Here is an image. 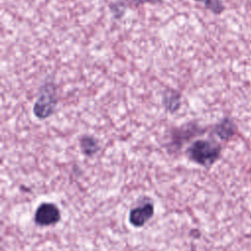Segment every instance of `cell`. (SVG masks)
I'll use <instances>...</instances> for the list:
<instances>
[{
	"label": "cell",
	"instance_id": "obj_1",
	"mask_svg": "<svg viewBox=\"0 0 251 251\" xmlns=\"http://www.w3.org/2000/svg\"><path fill=\"white\" fill-rule=\"evenodd\" d=\"M222 146L212 140L198 139L194 141L186 150L187 157L192 162L210 168L221 157Z\"/></svg>",
	"mask_w": 251,
	"mask_h": 251
},
{
	"label": "cell",
	"instance_id": "obj_2",
	"mask_svg": "<svg viewBox=\"0 0 251 251\" xmlns=\"http://www.w3.org/2000/svg\"><path fill=\"white\" fill-rule=\"evenodd\" d=\"M56 104V87L54 83L46 82L40 87L38 99L33 106V114L38 119H46L53 114Z\"/></svg>",
	"mask_w": 251,
	"mask_h": 251
},
{
	"label": "cell",
	"instance_id": "obj_9",
	"mask_svg": "<svg viewBox=\"0 0 251 251\" xmlns=\"http://www.w3.org/2000/svg\"><path fill=\"white\" fill-rule=\"evenodd\" d=\"M131 2H133L135 5H140V4H143V3H149V2H151V3H155V2H157V1H159V0H130Z\"/></svg>",
	"mask_w": 251,
	"mask_h": 251
},
{
	"label": "cell",
	"instance_id": "obj_3",
	"mask_svg": "<svg viewBox=\"0 0 251 251\" xmlns=\"http://www.w3.org/2000/svg\"><path fill=\"white\" fill-rule=\"evenodd\" d=\"M61 220V212L58 206L51 202H42L35 210L34 222L40 226H48L57 224Z\"/></svg>",
	"mask_w": 251,
	"mask_h": 251
},
{
	"label": "cell",
	"instance_id": "obj_8",
	"mask_svg": "<svg viewBox=\"0 0 251 251\" xmlns=\"http://www.w3.org/2000/svg\"><path fill=\"white\" fill-rule=\"evenodd\" d=\"M195 1L203 2L204 6L216 15H220L225 10V6L223 5L222 0H195Z\"/></svg>",
	"mask_w": 251,
	"mask_h": 251
},
{
	"label": "cell",
	"instance_id": "obj_4",
	"mask_svg": "<svg viewBox=\"0 0 251 251\" xmlns=\"http://www.w3.org/2000/svg\"><path fill=\"white\" fill-rule=\"evenodd\" d=\"M154 215V205L152 202H146L132 208L128 215V221L135 227L143 226Z\"/></svg>",
	"mask_w": 251,
	"mask_h": 251
},
{
	"label": "cell",
	"instance_id": "obj_6",
	"mask_svg": "<svg viewBox=\"0 0 251 251\" xmlns=\"http://www.w3.org/2000/svg\"><path fill=\"white\" fill-rule=\"evenodd\" d=\"M80 149L86 156H92L99 150V144L93 136L85 135L80 138Z\"/></svg>",
	"mask_w": 251,
	"mask_h": 251
},
{
	"label": "cell",
	"instance_id": "obj_7",
	"mask_svg": "<svg viewBox=\"0 0 251 251\" xmlns=\"http://www.w3.org/2000/svg\"><path fill=\"white\" fill-rule=\"evenodd\" d=\"M180 96L178 93L175 91H169L164 95L163 98V104L166 108L167 111L171 113H175L176 111L178 110L179 105H180Z\"/></svg>",
	"mask_w": 251,
	"mask_h": 251
},
{
	"label": "cell",
	"instance_id": "obj_5",
	"mask_svg": "<svg viewBox=\"0 0 251 251\" xmlns=\"http://www.w3.org/2000/svg\"><path fill=\"white\" fill-rule=\"evenodd\" d=\"M236 130L234 122L229 118H225L214 127V133L224 141L229 140L236 133Z\"/></svg>",
	"mask_w": 251,
	"mask_h": 251
}]
</instances>
